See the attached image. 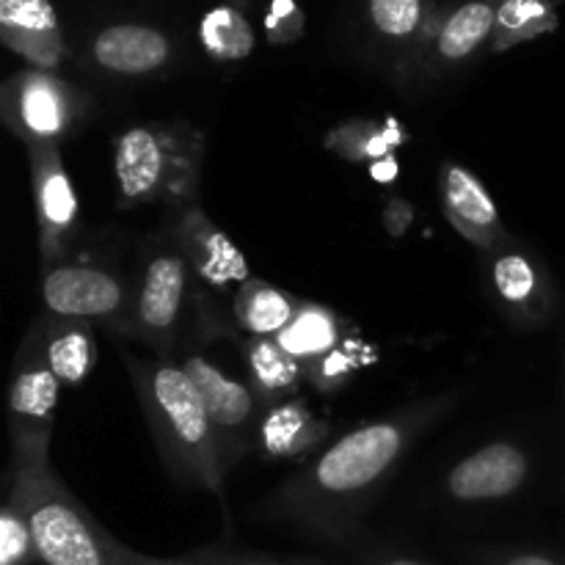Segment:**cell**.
Listing matches in <instances>:
<instances>
[{"label":"cell","mask_w":565,"mask_h":565,"mask_svg":"<svg viewBox=\"0 0 565 565\" xmlns=\"http://www.w3.org/2000/svg\"><path fill=\"white\" fill-rule=\"evenodd\" d=\"M463 397L467 392H441L348 430L265 494L254 516L351 550L364 539V516L403 467L408 450L445 423Z\"/></svg>","instance_id":"1"},{"label":"cell","mask_w":565,"mask_h":565,"mask_svg":"<svg viewBox=\"0 0 565 565\" xmlns=\"http://www.w3.org/2000/svg\"><path fill=\"white\" fill-rule=\"evenodd\" d=\"M138 406L158 456L177 489L207 491L226 511V469L196 386L174 356H130L121 351Z\"/></svg>","instance_id":"2"},{"label":"cell","mask_w":565,"mask_h":565,"mask_svg":"<svg viewBox=\"0 0 565 565\" xmlns=\"http://www.w3.org/2000/svg\"><path fill=\"white\" fill-rule=\"evenodd\" d=\"M6 500L25 516L42 565H119L130 550L61 483L50 458L11 456Z\"/></svg>","instance_id":"3"},{"label":"cell","mask_w":565,"mask_h":565,"mask_svg":"<svg viewBox=\"0 0 565 565\" xmlns=\"http://www.w3.org/2000/svg\"><path fill=\"white\" fill-rule=\"evenodd\" d=\"M204 132L191 121H143L114 138L116 207H185L199 202Z\"/></svg>","instance_id":"4"},{"label":"cell","mask_w":565,"mask_h":565,"mask_svg":"<svg viewBox=\"0 0 565 565\" xmlns=\"http://www.w3.org/2000/svg\"><path fill=\"white\" fill-rule=\"evenodd\" d=\"M483 257V285L491 307L516 331H541L555 320L561 296L550 265L530 243L508 237Z\"/></svg>","instance_id":"5"},{"label":"cell","mask_w":565,"mask_h":565,"mask_svg":"<svg viewBox=\"0 0 565 565\" xmlns=\"http://www.w3.org/2000/svg\"><path fill=\"white\" fill-rule=\"evenodd\" d=\"M92 114L94 103L88 94L44 70L20 72L6 81L0 92L3 125L25 147L66 141L92 121Z\"/></svg>","instance_id":"6"},{"label":"cell","mask_w":565,"mask_h":565,"mask_svg":"<svg viewBox=\"0 0 565 565\" xmlns=\"http://www.w3.org/2000/svg\"><path fill=\"white\" fill-rule=\"evenodd\" d=\"M193 274L171 237H154L143 254L132 296L130 340L152 348L154 356H174L177 334L191 296Z\"/></svg>","instance_id":"7"},{"label":"cell","mask_w":565,"mask_h":565,"mask_svg":"<svg viewBox=\"0 0 565 565\" xmlns=\"http://www.w3.org/2000/svg\"><path fill=\"white\" fill-rule=\"evenodd\" d=\"M39 292L44 312L99 323L116 334L130 337L136 287L127 285L110 265L92 259H61L42 268Z\"/></svg>","instance_id":"8"},{"label":"cell","mask_w":565,"mask_h":565,"mask_svg":"<svg viewBox=\"0 0 565 565\" xmlns=\"http://www.w3.org/2000/svg\"><path fill=\"white\" fill-rule=\"evenodd\" d=\"M174 359L185 370L191 384L196 386L199 397H202L204 412H207L210 425H213L215 441H218L221 461H224L226 475H230V469H235L257 447L263 406H259L252 386L230 379L199 348L174 353Z\"/></svg>","instance_id":"9"},{"label":"cell","mask_w":565,"mask_h":565,"mask_svg":"<svg viewBox=\"0 0 565 565\" xmlns=\"http://www.w3.org/2000/svg\"><path fill=\"white\" fill-rule=\"evenodd\" d=\"M61 381L44 362L36 331L28 329L9 384V439L14 458H50Z\"/></svg>","instance_id":"10"},{"label":"cell","mask_w":565,"mask_h":565,"mask_svg":"<svg viewBox=\"0 0 565 565\" xmlns=\"http://www.w3.org/2000/svg\"><path fill=\"white\" fill-rule=\"evenodd\" d=\"M169 237L191 268L193 281L215 296H235L237 287L252 279L246 257L226 232L213 224L199 202L169 213Z\"/></svg>","instance_id":"11"},{"label":"cell","mask_w":565,"mask_h":565,"mask_svg":"<svg viewBox=\"0 0 565 565\" xmlns=\"http://www.w3.org/2000/svg\"><path fill=\"white\" fill-rule=\"evenodd\" d=\"M28 163H31L33 207H36L39 257L42 268H50L66 259L72 237L81 224V202L61 158V143L28 147Z\"/></svg>","instance_id":"12"},{"label":"cell","mask_w":565,"mask_h":565,"mask_svg":"<svg viewBox=\"0 0 565 565\" xmlns=\"http://www.w3.org/2000/svg\"><path fill=\"white\" fill-rule=\"evenodd\" d=\"M533 458L527 447L513 439H497L458 458L447 469L441 489L447 500L458 505H491L519 494L527 486Z\"/></svg>","instance_id":"13"},{"label":"cell","mask_w":565,"mask_h":565,"mask_svg":"<svg viewBox=\"0 0 565 565\" xmlns=\"http://www.w3.org/2000/svg\"><path fill=\"white\" fill-rule=\"evenodd\" d=\"M439 202L447 224L467 243H472L480 254L491 252L511 232L502 224V215L491 199L489 188L478 180V174L461 163H441L439 169Z\"/></svg>","instance_id":"14"},{"label":"cell","mask_w":565,"mask_h":565,"mask_svg":"<svg viewBox=\"0 0 565 565\" xmlns=\"http://www.w3.org/2000/svg\"><path fill=\"white\" fill-rule=\"evenodd\" d=\"M92 58L110 75H154L171 61V42L163 31L138 22L108 25L94 36Z\"/></svg>","instance_id":"15"},{"label":"cell","mask_w":565,"mask_h":565,"mask_svg":"<svg viewBox=\"0 0 565 565\" xmlns=\"http://www.w3.org/2000/svg\"><path fill=\"white\" fill-rule=\"evenodd\" d=\"M329 434L331 425L320 419L301 397H292L265 408L254 450L268 461H298L318 450Z\"/></svg>","instance_id":"16"},{"label":"cell","mask_w":565,"mask_h":565,"mask_svg":"<svg viewBox=\"0 0 565 565\" xmlns=\"http://www.w3.org/2000/svg\"><path fill=\"white\" fill-rule=\"evenodd\" d=\"M0 33L14 53L39 70H53L64 58L58 17L50 0H0Z\"/></svg>","instance_id":"17"},{"label":"cell","mask_w":565,"mask_h":565,"mask_svg":"<svg viewBox=\"0 0 565 565\" xmlns=\"http://www.w3.org/2000/svg\"><path fill=\"white\" fill-rule=\"evenodd\" d=\"M42 345L44 362L61 386H77L92 375L97 364V334L94 323L42 312L31 326Z\"/></svg>","instance_id":"18"},{"label":"cell","mask_w":565,"mask_h":565,"mask_svg":"<svg viewBox=\"0 0 565 565\" xmlns=\"http://www.w3.org/2000/svg\"><path fill=\"white\" fill-rule=\"evenodd\" d=\"M356 326L348 323V320L342 318V315H337L334 309L318 301H303L298 315L292 318V323L276 337V342H279L292 359H298V362L303 364V370H309L312 364H318L320 359H326L340 345L356 340Z\"/></svg>","instance_id":"19"},{"label":"cell","mask_w":565,"mask_h":565,"mask_svg":"<svg viewBox=\"0 0 565 565\" xmlns=\"http://www.w3.org/2000/svg\"><path fill=\"white\" fill-rule=\"evenodd\" d=\"M248 370V386L257 395L259 406L270 408L276 403L292 401L307 381V370L292 359L276 337H246L241 345Z\"/></svg>","instance_id":"20"},{"label":"cell","mask_w":565,"mask_h":565,"mask_svg":"<svg viewBox=\"0 0 565 565\" xmlns=\"http://www.w3.org/2000/svg\"><path fill=\"white\" fill-rule=\"evenodd\" d=\"M301 303L290 292L252 276L232 296V315L246 337H279L292 323Z\"/></svg>","instance_id":"21"},{"label":"cell","mask_w":565,"mask_h":565,"mask_svg":"<svg viewBox=\"0 0 565 565\" xmlns=\"http://www.w3.org/2000/svg\"><path fill=\"white\" fill-rule=\"evenodd\" d=\"M497 25V6L491 0H469V3L458 6L445 22H441L439 33L434 42V55L439 64L452 66L463 64L472 58L486 39L494 36Z\"/></svg>","instance_id":"22"},{"label":"cell","mask_w":565,"mask_h":565,"mask_svg":"<svg viewBox=\"0 0 565 565\" xmlns=\"http://www.w3.org/2000/svg\"><path fill=\"white\" fill-rule=\"evenodd\" d=\"M406 141V130L397 121H373V119H351L337 125L326 132V147L340 158L353 163H379L390 158L395 147Z\"/></svg>","instance_id":"23"},{"label":"cell","mask_w":565,"mask_h":565,"mask_svg":"<svg viewBox=\"0 0 565 565\" xmlns=\"http://www.w3.org/2000/svg\"><path fill=\"white\" fill-rule=\"evenodd\" d=\"M202 44L213 58L218 61H241L252 53L254 33L248 22L235 9H213L202 20Z\"/></svg>","instance_id":"24"},{"label":"cell","mask_w":565,"mask_h":565,"mask_svg":"<svg viewBox=\"0 0 565 565\" xmlns=\"http://www.w3.org/2000/svg\"><path fill=\"white\" fill-rule=\"evenodd\" d=\"M552 28H555V14L541 0H505L497 9L494 47L505 50Z\"/></svg>","instance_id":"25"},{"label":"cell","mask_w":565,"mask_h":565,"mask_svg":"<svg viewBox=\"0 0 565 565\" xmlns=\"http://www.w3.org/2000/svg\"><path fill=\"white\" fill-rule=\"evenodd\" d=\"M364 345L356 340L345 342V345L337 348L334 353H329L326 359H320L318 364L307 370V381L312 384V390H318L323 397H334L356 379V373L362 370L364 362Z\"/></svg>","instance_id":"26"},{"label":"cell","mask_w":565,"mask_h":565,"mask_svg":"<svg viewBox=\"0 0 565 565\" xmlns=\"http://www.w3.org/2000/svg\"><path fill=\"white\" fill-rule=\"evenodd\" d=\"M370 22L375 31L395 42H406L419 31L423 0H370Z\"/></svg>","instance_id":"27"},{"label":"cell","mask_w":565,"mask_h":565,"mask_svg":"<svg viewBox=\"0 0 565 565\" xmlns=\"http://www.w3.org/2000/svg\"><path fill=\"white\" fill-rule=\"evenodd\" d=\"M39 563L36 544L25 516L11 500L3 502L0 511V565H33Z\"/></svg>","instance_id":"28"},{"label":"cell","mask_w":565,"mask_h":565,"mask_svg":"<svg viewBox=\"0 0 565 565\" xmlns=\"http://www.w3.org/2000/svg\"><path fill=\"white\" fill-rule=\"evenodd\" d=\"M237 555L241 552L224 541V544L202 546V550L188 552V555L180 557H149L136 550H127V555L121 557L119 565H232L237 561Z\"/></svg>","instance_id":"29"},{"label":"cell","mask_w":565,"mask_h":565,"mask_svg":"<svg viewBox=\"0 0 565 565\" xmlns=\"http://www.w3.org/2000/svg\"><path fill=\"white\" fill-rule=\"evenodd\" d=\"M467 557L472 565H565L563 557L533 546H478Z\"/></svg>","instance_id":"30"},{"label":"cell","mask_w":565,"mask_h":565,"mask_svg":"<svg viewBox=\"0 0 565 565\" xmlns=\"http://www.w3.org/2000/svg\"><path fill=\"white\" fill-rule=\"evenodd\" d=\"M351 552L356 555L359 565H430L419 557L406 555V552L395 550V546L375 544V541L362 539L351 546Z\"/></svg>","instance_id":"31"},{"label":"cell","mask_w":565,"mask_h":565,"mask_svg":"<svg viewBox=\"0 0 565 565\" xmlns=\"http://www.w3.org/2000/svg\"><path fill=\"white\" fill-rule=\"evenodd\" d=\"M268 33L274 42H290L301 33V17L292 9L290 0H276L268 17Z\"/></svg>","instance_id":"32"},{"label":"cell","mask_w":565,"mask_h":565,"mask_svg":"<svg viewBox=\"0 0 565 565\" xmlns=\"http://www.w3.org/2000/svg\"><path fill=\"white\" fill-rule=\"evenodd\" d=\"M414 218H417V210H414V204L408 202V199L392 196L390 202H386V207H384V230H386V235H390V237L401 241V237L406 235L408 230H412Z\"/></svg>","instance_id":"33"},{"label":"cell","mask_w":565,"mask_h":565,"mask_svg":"<svg viewBox=\"0 0 565 565\" xmlns=\"http://www.w3.org/2000/svg\"><path fill=\"white\" fill-rule=\"evenodd\" d=\"M232 565H301V557H296V561H279V557L248 555V552H241V555H237V561Z\"/></svg>","instance_id":"34"},{"label":"cell","mask_w":565,"mask_h":565,"mask_svg":"<svg viewBox=\"0 0 565 565\" xmlns=\"http://www.w3.org/2000/svg\"><path fill=\"white\" fill-rule=\"evenodd\" d=\"M370 171H373V180L390 182V180H395V174H397V171H401V169H397L395 160L384 158V160H379V163L370 166Z\"/></svg>","instance_id":"35"},{"label":"cell","mask_w":565,"mask_h":565,"mask_svg":"<svg viewBox=\"0 0 565 565\" xmlns=\"http://www.w3.org/2000/svg\"><path fill=\"white\" fill-rule=\"evenodd\" d=\"M301 565H329V563H323V561H307V557H301Z\"/></svg>","instance_id":"36"}]
</instances>
